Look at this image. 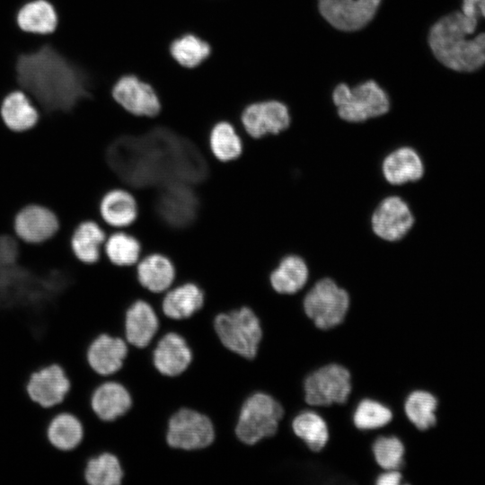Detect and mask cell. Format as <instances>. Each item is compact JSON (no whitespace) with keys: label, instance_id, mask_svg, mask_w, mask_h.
I'll list each match as a JSON object with an SVG mask.
<instances>
[{"label":"cell","instance_id":"obj_15","mask_svg":"<svg viewBox=\"0 0 485 485\" xmlns=\"http://www.w3.org/2000/svg\"><path fill=\"white\" fill-rule=\"evenodd\" d=\"M129 348L122 336L101 332L88 345L86 361L97 375L111 378L123 367Z\"/></svg>","mask_w":485,"mask_h":485},{"label":"cell","instance_id":"obj_25","mask_svg":"<svg viewBox=\"0 0 485 485\" xmlns=\"http://www.w3.org/2000/svg\"><path fill=\"white\" fill-rule=\"evenodd\" d=\"M0 113L5 126L15 132L31 129L40 118L37 107L22 90L13 91L4 97Z\"/></svg>","mask_w":485,"mask_h":485},{"label":"cell","instance_id":"obj_29","mask_svg":"<svg viewBox=\"0 0 485 485\" xmlns=\"http://www.w3.org/2000/svg\"><path fill=\"white\" fill-rule=\"evenodd\" d=\"M124 475L120 459L110 451L90 457L84 469V478L88 485H120Z\"/></svg>","mask_w":485,"mask_h":485},{"label":"cell","instance_id":"obj_5","mask_svg":"<svg viewBox=\"0 0 485 485\" xmlns=\"http://www.w3.org/2000/svg\"><path fill=\"white\" fill-rule=\"evenodd\" d=\"M285 410L280 401L264 391L250 393L242 401L236 423V438L246 445H254L262 440L274 437Z\"/></svg>","mask_w":485,"mask_h":485},{"label":"cell","instance_id":"obj_32","mask_svg":"<svg viewBox=\"0 0 485 485\" xmlns=\"http://www.w3.org/2000/svg\"><path fill=\"white\" fill-rule=\"evenodd\" d=\"M436 398L426 391H414L404 402V411L410 421L419 430H427L436 422Z\"/></svg>","mask_w":485,"mask_h":485},{"label":"cell","instance_id":"obj_30","mask_svg":"<svg viewBox=\"0 0 485 485\" xmlns=\"http://www.w3.org/2000/svg\"><path fill=\"white\" fill-rule=\"evenodd\" d=\"M17 23L24 31L48 34L57 27V15L54 6L47 0H33L19 10Z\"/></svg>","mask_w":485,"mask_h":485},{"label":"cell","instance_id":"obj_1","mask_svg":"<svg viewBox=\"0 0 485 485\" xmlns=\"http://www.w3.org/2000/svg\"><path fill=\"white\" fill-rule=\"evenodd\" d=\"M106 159L118 177L136 188L176 182L192 185L204 181L208 172L199 150L165 127L116 138L107 148Z\"/></svg>","mask_w":485,"mask_h":485},{"label":"cell","instance_id":"obj_26","mask_svg":"<svg viewBox=\"0 0 485 485\" xmlns=\"http://www.w3.org/2000/svg\"><path fill=\"white\" fill-rule=\"evenodd\" d=\"M105 242V233L93 220H83L74 229L70 247L74 256L86 265L96 264L100 259L101 247Z\"/></svg>","mask_w":485,"mask_h":485},{"label":"cell","instance_id":"obj_20","mask_svg":"<svg viewBox=\"0 0 485 485\" xmlns=\"http://www.w3.org/2000/svg\"><path fill=\"white\" fill-rule=\"evenodd\" d=\"M59 229L57 215L40 204L21 208L13 220L16 237L27 243H40L52 238Z\"/></svg>","mask_w":485,"mask_h":485},{"label":"cell","instance_id":"obj_28","mask_svg":"<svg viewBox=\"0 0 485 485\" xmlns=\"http://www.w3.org/2000/svg\"><path fill=\"white\" fill-rule=\"evenodd\" d=\"M102 219L114 227L131 225L137 216V205L134 197L124 190L107 192L99 205Z\"/></svg>","mask_w":485,"mask_h":485},{"label":"cell","instance_id":"obj_24","mask_svg":"<svg viewBox=\"0 0 485 485\" xmlns=\"http://www.w3.org/2000/svg\"><path fill=\"white\" fill-rule=\"evenodd\" d=\"M175 279V268L163 255H148L137 265V283L152 294L163 295L174 285Z\"/></svg>","mask_w":485,"mask_h":485},{"label":"cell","instance_id":"obj_37","mask_svg":"<svg viewBox=\"0 0 485 485\" xmlns=\"http://www.w3.org/2000/svg\"><path fill=\"white\" fill-rule=\"evenodd\" d=\"M372 451L376 463L384 470H398L403 464L404 446L396 436H379Z\"/></svg>","mask_w":485,"mask_h":485},{"label":"cell","instance_id":"obj_11","mask_svg":"<svg viewBox=\"0 0 485 485\" xmlns=\"http://www.w3.org/2000/svg\"><path fill=\"white\" fill-rule=\"evenodd\" d=\"M198 200L190 184L176 182L161 187L154 207L168 225L183 228L191 225L198 212Z\"/></svg>","mask_w":485,"mask_h":485},{"label":"cell","instance_id":"obj_21","mask_svg":"<svg viewBox=\"0 0 485 485\" xmlns=\"http://www.w3.org/2000/svg\"><path fill=\"white\" fill-rule=\"evenodd\" d=\"M133 397L120 381L106 378L100 382L90 397L94 415L103 422H112L125 416L132 408Z\"/></svg>","mask_w":485,"mask_h":485},{"label":"cell","instance_id":"obj_16","mask_svg":"<svg viewBox=\"0 0 485 485\" xmlns=\"http://www.w3.org/2000/svg\"><path fill=\"white\" fill-rule=\"evenodd\" d=\"M381 173L385 182L392 187L419 182L426 173L425 162L414 146H398L383 157Z\"/></svg>","mask_w":485,"mask_h":485},{"label":"cell","instance_id":"obj_38","mask_svg":"<svg viewBox=\"0 0 485 485\" xmlns=\"http://www.w3.org/2000/svg\"><path fill=\"white\" fill-rule=\"evenodd\" d=\"M462 13L475 20H478L480 13L485 18V0H463Z\"/></svg>","mask_w":485,"mask_h":485},{"label":"cell","instance_id":"obj_17","mask_svg":"<svg viewBox=\"0 0 485 485\" xmlns=\"http://www.w3.org/2000/svg\"><path fill=\"white\" fill-rule=\"evenodd\" d=\"M160 325L154 306L146 299L137 298L125 311L123 338L131 348H148L158 336Z\"/></svg>","mask_w":485,"mask_h":485},{"label":"cell","instance_id":"obj_2","mask_svg":"<svg viewBox=\"0 0 485 485\" xmlns=\"http://www.w3.org/2000/svg\"><path fill=\"white\" fill-rule=\"evenodd\" d=\"M16 75L19 89L30 97L39 113L69 111L94 96L92 72L47 41L18 57Z\"/></svg>","mask_w":485,"mask_h":485},{"label":"cell","instance_id":"obj_13","mask_svg":"<svg viewBox=\"0 0 485 485\" xmlns=\"http://www.w3.org/2000/svg\"><path fill=\"white\" fill-rule=\"evenodd\" d=\"M241 120L246 133L254 139L278 136L291 126L288 108L278 101H265L248 105Z\"/></svg>","mask_w":485,"mask_h":485},{"label":"cell","instance_id":"obj_18","mask_svg":"<svg viewBox=\"0 0 485 485\" xmlns=\"http://www.w3.org/2000/svg\"><path fill=\"white\" fill-rule=\"evenodd\" d=\"M381 0H319L323 18L336 29L357 31L375 14Z\"/></svg>","mask_w":485,"mask_h":485},{"label":"cell","instance_id":"obj_35","mask_svg":"<svg viewBox=\"0 0 485 485\" xmlns=\"http://www.w3.org/2000/svg\"><path fill=\"white\" fill-rule=\"evenodd\" d=\"M110 261L117 266L126 267L135 264L140 255L139 242L132 235L116 233L110 235L104 245Z\"/></svg>","mask_w":485,"mask_h":485},{"label":"cell","instance_id":"obj_36","mask_svg":"<svg viewBox=\"0 0 485 485\" xmlns=\"http://www.w3.org/2000/svg\"><path fill=\"white\" fill-rule=\"evenodd\" d=\"M392 419V412L384 404L370 399L362 400L356 408L353 422L356 428L368 430L382 428Z\"/></svg>","mask_w":485,"mask_h":485},{"label":"cell","instance_id":"obj_4","mask_svg":"<svg viewBox=\"0 0 485 485\" xmlns=\"http://www.w3.org/2000/svg\"><path fill=\"white\" fill-rule=\"evenodd\" d=\"M213 327L221 345L242 358L256 357L263 339L261 321L249 305L217 313Z\"/></svg>","mask_w":485,"mask_h":485},{"label":"cell","instance_id":"obj_39","mask_svg":"<svg viewBox=\"0 0 485 485\" xmlns=\"http://www.w3.org/2000/svg\"><path fill=\"white\" fill-rule=\"evenodd\" d=\"M401 473L397 470H390L377 477V485H399L401 481Z\"/></svg>","mask_w":485,"mask_h":485},{"label":"cell","instance_id":"obj_31","mask_svg":"<svg viewBox=\"0 0 485 485\" xmlns=\"http://www.w3.org/2000/svg\"><path fill=\"white\" fill-rule=\"evenodd\" d=\"M292 429L313 452H320L329 440V430L324 419L313 411H304L292 421Z\"/></svg>","mask_w":485,"mask_h":485},{"label":"cell","instance_id":"obj_33","mask_svg":"<svg viewBox=\"0 0 485 485\" xmlns=\"http://www.w3.org/2000/svg\"><path fill=\"white\" fill-rule=\"evenodd\" d=\"M170 53L181 66L194 68L210 55L211 47L196 35L185 34L172 42Z\"/></svg>","mask_w":485,"mask_h":485},{"label":"cell","instance_id":"obj_27","mask_svg":"<svg viewBox=\"0 0 485 485\" xmlns=\"http://www.w3.org/2000/svg\"><path fill=\"white\" fill-rule=\"evenodd\" d=\"M46 435L53 447L67 452L75 449L82 443L84 428L75 414L59 411L49 420Z\"/></svg>","mask_w":485,"mask_h":485},{"label":"cell","instance_id":"obj_9","mask_svg":"<svg viewBox=\"0 0 485 485\" xmlns=\"http://www.w3.org/2000/svg\"><path fill=\"white\" fill-rule=\"evenodd\" d=\"M416 223L408 201L397 193L382 198L371 212L369 224L374 235L387 242L404 239Z\"/></svg>","mask_w":485,"mask_h":485},{"label":"cell","instance_id":"obj_22","mask_svg":"<svg viewBox=\"0 0 485 485\" xmlns=\"http://www.w3.org/2000/svg\"><path fill=\"white\" fill-rule=\"evenodd\" d=\"M204 304V289L197 282L183 281L162 295L158 314L172 321H184L199 312Z\"/></svg>","mask_w":485,"mask_h":485},{"label":"cell","instance_id":"obj_7","mask_svg":"<svg viewBox=\"0 0 485 485\" xmlns=\"http://www.w3.org/2000/svg\"><path fill=\"white\" fill-rule=\"evenodd\" d=\"M332 101L339 118L350 124L382 117L390 110L388 95L372 80L352 89L340 84L333 91Z\"/></svg>","mask_w":485,"mask_h":485},{"label":"cell","instance_id":"obj_34","mask_svg":"<svg viewBox=\"0 0 485 485\" xmlns=\"http://www.w3.org/2000/svg\"><path fill=\"white\" fill-rule=\"evenodd\" d=\"M209 144L214 155L223 162L235 160L242 153V139L234 128L225 121L214 126L210 133Z\"/></svg>","mask_w":485,"mask_h":485},{"label":"cell","instance_id":"obj_6","mask_svg":"<svg viewBox=\"0 0 485 485\" xmlns=\"http://www.w3.org/2000/svg\"><path fill=\"white\" fill-rule=\"evenodd\" d=\"M349 292L333 278H318L302 301L304 314L320 330H329L342 323L349 310Z\"/></svg>","mask_w":485,"mask_h":485},{"label":"cell","instance_id":"obj_23","mask_svg":"<svg viewBox=\"0 0 485 485\" xmlns=\"http://www.w3.org/2000/svg\"><path fill=\"white\" fill-rule=\"evenodd\" d=\"M311 270L306 260L300 254L283 255L269 273V283L278 295L292 296L310 283Z\"/></svg>","mask_w":485,"mask_h":485},{"label":"cell","instance_id":"obj_10","mask_svg":"<svg viewBox=\"0 0 485 485\" xmlns=\"http://www.w3.org/2000/svg\"><path fill=\"white\" fill-rule=\"evenodd\" d=\"M351 390L349 371L334 363L312 372L304 381V401L311 406L345 403Z\"/></svg>","mask_w":485,"mask_h":485},{"label":"cell","instance_id":"obj_19","mask_svg":"<svg viewBox=\"0 0 485 485\" xmlns=\"http://www.w3.org/2000/svg\"><path fill=\"white\" fill-rule=\"evenodd\" d=\"M111 95L127 111L137 116L154 117L161 110L154 89L133 75L120 77L113 85Z\"/></svg>","mask_w":485,"mask_h":485},{"label":"cell","instance_id":"obj_14","mask_svg":"<svg viewBox=\"0 0 485 485\" xmlns=\"http://www.w3.org/2000/svg\"><path fill=\"white\" fill-rule=\"evenodd\" d=\"M71 389V381L62 366L52 363L33 371L26 384L30 399L42 408L60 405Z\"/></svg>","mask_w":485,"mask_h":485},{"label":"cell","instance_id":"obj_12","mask_svg":"<svg viewBox=\"0 0 485 485\" xmlns=\"http://www.w3.org/2000/svg\"><path fill=\"white\" fill-rule=\"evenodd\" d=\"M149 348L154 369L166 377L181 375L193 361L191 347L186 338L175 331L159 334Z\"/></svg>","mask_w":485,"mask_h":485},{"label":"cell","instance_id":"obj_8","mask_svg":"<svg viewBox=\"0 0 485 485\" xmlns=\"http://www.w3.org/2000/svg\"><path fill=\"white\" fill-rule=\"evenodd\" d=\"M216 439L213 420L206 413L190 407H181L168 419L165 433L169 447L199 451L209 447Z\"/></svg>","mask_w":485,"mask_h":485},{"label":"cell","instance_id":"obj_3","mask_svg":"<svg viewBox=\"0 0 485 485\" xmlns=\"http://www.w3.org/2000/svg\"><path fill=\"white\" fill-rule=\"evenodd\" d=\"M477 27V20L463 13H452L431 28L428 42L436 57L445 66L472 72L485 64V33L468 38Z\"/></svg>","mask_w":485,"mask_h":485}]
</instances>
